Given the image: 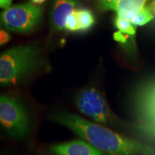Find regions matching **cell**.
<instances>
[{"label": "cell", "mask_w": 155, "mask_h": 155, "mask_svg": "<svg viewBox=\"0 0 155 155\" xmlns=\"http://www.w3.org/2000/svg\"><path fill=\"white\" fill-rule=\"evenodd\" d=\"M32 2L35 4V5H41V4L44 3L46 0H31Z\"/></svg>", "instance_id": "ac0fdd59"}, {"label": "cell", "mask_w": 155, "mask_h": 155, "mask_svg": "<svg viewBox=\"0 0 155 155\" xmlns=\"http://www.w3.org/2000/svg\"><path fill=\"white\" fill-rule=\"evenodd\" d=\"M10 40L11 36L9 32H7L5 30L1 29V32H0V44H1V45L7 43Z\"/></svg>", "instance_id": "9a60e30c"}, {"label": "cell", "mask_w": 155, "mask_h": 155, "mask_svg": "<svg viewBox=\"0 0 155 155\" xmlns=\"http://www.w3.org/2000/svg\"><path fill=\"white\" fill-rule=\"evenodd\" d=\"M124 35L125 34L122 33V32L119 31V32H116V33L114 34V38L116 40V41L121 42V43H124V42H126V37L124 36Z\"/></svg>", "instance_id": "2e32d148"}, {"label": "cell", "mask_w": 155, "mask_h": 155, "mask_svg": "<svg viewBox=\"0 0 155 155\" xmlns=\"http://www.w3.org/2000/svg\"><path fill=\"white\" fill-rule=\"evenodd\" d=\"M115 26L119 29V31L122 33L129 35H134L136 33V30L133 26L132 23L127 19L117 15L114 21Z\"/></svg>", "instance_id": "7c38bea8"}, {"label": "cell", "mask_w": 155, "mask_h": 155, "mask_svg": "<svg viewBox=\"0 0 155 155\" xmlns=\"http://www.w3.org/2000/svg\"><path fill=\"white\" fill-rule=\"evenodd\" d=\"M38 63V52L33 46L24 45L6 50L0 56L1 86L18 84L34 71Z\"/></svg>", "instance_id": "7a4b0ae2"}, {"label": "cell", "mask_w": 155, "mask_h": 155, "mask_svg": "<svg viewBox=\"0 0 155 155\" xmlns=\"http://www.w3.org/2000/svg\"><path fill=\"white\" fill-rule=\"evenodd\" d=\"M0 123L11 138L21 140L30 132V121L22 104L7 95L0 97Z\"/></svg>", "instance_id": "5b68a950"}, {"label": "cell", "mask_w": 155, "mask_h": 155, "mask_svg": "<svg viewBox=\"0 0 155 155\" xmlns=\"http://www.w3.org/2000/svg\"><path fill=\"white\" fill-rule=\"evenodd\" d=\"M154 17L152 9L150 7L144 6L141 10L137 15L131 21L133 25L136 26H141L148 23L150 21L152 20Z\"/></svg>", "instance_id": "8fae6325"}, {"label": "cell", "mask_w": 155, "mask_h": 155, "mask_svg": "<svg viewBox=\"0 0 155 155\" xmlns=\"http://www.w3.org/2000/svg\"><path fill=\"white\" fill-rule=\"evenodd\" d=\"M137 121L133 127L148 140L155 143V78L139 87L134 97Z\"/></svg>", "instance_id": "277c9868"}, {"label": "cell", "mask_w": 155, "mask_h": 155, "mask_svg": "<svg viewBox=\"0 0 155 155\" xmlns=\"http://www.w3.org/2000/svg\"><path fill=\"white\" fill-rule=\"evenodd\" d=\"M73 102L78 111L89 119L107 127H119L122 121L113 111L104 95L95 87H87L75 94Z\"/></svg>", "instance_id": "3957f363"}, {"label": "cell", "mask_w": 155, "mask_h": 155, "mask_svg": "<svg viewBox=\"0 0 155 155\" xmlns=\"http://www.w3.org/2000/svg\"><path fill=\"white\" fill-rule=\"evenodd\" d=\"M75 7L74 0H53L51 20L55 30H65L67 19L70 15L74 12Z\"/></svg>", "instance_id": "ba28073f"}, {"label": "cell", "mask_w": 155, "mask_h": 155, "mask_svg": "<svg viewBox=\"0 0 155 155\" xmlns=\"http://www.w3.org/2000/svg\"><path fill=\"white\" fill-rule=\"evenodd\" d=\"M65 30L71 31V32H75V31H78V23L76 18L74 15V12L71 14L68 17L67 19L66 25H65Z\"/></svg>", "instance_id": "4fadbf2b"}, {"label": "cell", "mask_w": 155, "mask_h": 155, "mask_svg": "<svg viewBox=\"0 0 155 155\" xmlns=\"http://www.w3.org/2000/svg\"><path fill=\"white\" fill-rule=\"evenodd\" d=\"M78 31H85L90 29L94 24L95 19L91 12L88 9H78L74 11Z\"/></svg>", "instance_id": "30bf717a"}, {"label": "cell", "mask_w": 155, "mask_h": 155, "mask_svg": "<svg viewBox=\"0 0 155 155\" xmlns=\"http://www.w3.org/2000/svg\"><path fill=\"white\" fill-rule=\"evenodd\" d=\"M50 119L68 128L106 155H155V149L116 132L109 127L69 112L52 114Z\"/></svg>", "instance_id": "6da1fadb"}, {"label": "cell", "mask_w": 155, "mask_h": 155, "mask_svg": "<svg viewBox=\"0 0 155 155\" xmlns=\"http://www.w3.org/2000/svg\"><path fill=\"white\" fill-rule=\"evenodd\" d=\"M120 0H101V7L105 10H114L115 6Z\"/></svg>", "instance_id": "5bb4252c"}, {"label": "cell", "mask_w": 155, "mask_h": 155, "mask_svg": "<svg viewBox=\"0 0 155 155\" xmlns=\"http://www.w3.org/2000/svg\"><path fill=\"white\" fill-rule=\"evenodd\" d=\"M152 5H155V0H154V2H152Z\"/></svg>", "instance_id": "ffe728a7"}, {"label": "cell", "mask_w": 155, "mask_h": 155, "mask_svg": "<svg viewBox=\"0 0 155 155\" xmlns=\"http://www.w3.org/2000/svg\"><path fill=\"white\" fill-rule=\"evenodd\" d=\"M12 0H0V7L1 8L7 9L11 7V4Z\"/></svg>", "instance_id": "e0dca14e"}, {"label": "cell", "mask_w": 155, "mask_h": 155, "mask_svg": "<svg viewBox=\"0 0 155 155\" xmlns=\"http://www.w3.org/2000/svg\"><path fill=\"white\" fill-rule=\"evenodd\" d=\"M151 9H152L153 14H154L155 15V5H151Z\"/></svg>", "instance_id": "d6986e66"}, {"label": "cell", "mask_w": 155, "mask_h": 155, "mask_svg": "<svg viewBox=\"0 0 155 155\" xmlns=\"http://www.w3.org/2000/svg\"><path fill=\"white\" fill-rule=\"evenodd\" d=\"M42 9L32 2L17 5L1 14L2 24L8 30L30 32L35 30L42 18Z\"/></svg>", "instance_id": "8992f818"}, {"label": "cell", "mask_w": 155, "mask_h": 155, "mask_svg": "<svg viewBox=\"0 0 155 155\" xmlns=\"http://www.w3.org/2000/svg\"><path fill=\"white\" fill-rule=\"evenodd\" d=\"M50 155H106L83 139H77L50 146Z\"/></svg>", "instance_id": "52a82bcc"}, {"label": "cell", "mask_w": 155, "mask_h": 155, "mask_svg": "<svg viewBox=\"0 0 155 155\" xmlns=\"http://www.w3.org/2000/svg\"><path fill=\"white\" fill-rule=\"evenodd\" d=\"M147 0H120L116 4L114 11L119 16L131 21L144 7Z\"/></svg>", "instance_id": "9c48e42d"}]
</instances>
